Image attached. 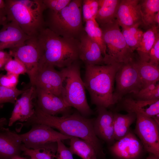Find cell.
<instances>
[{"mask_svg":"<svg viewBox=\"0 0 159 159\" xmlns=\"http://www.w3.org/2000/svg\"><path fill=\"white\" fill-rule=\"evenodd\" d=\"M84 30L87 36L98 45L103 57L106 56V47L103 40L102 31L95 19L86 21Z\"/></svg>","mask_w":159,"mask_h":159,"instance_id":"f1b7e54d","label":"cell"},{"mask_svg":"<svg viewBox=\"0 0 159 159\" xmlns=\"http://www.w3.org/2000/svg\"><path fill=\"white\" fill-rule=\"evenodd\" d=\"M19 75L7 73L0 74V86L9 88H16L19 81Z\"/></svg>","mask_w":159,"mask_h":159,"instance_id":"e575fe53","label":"cell"},{"mask_svg":"<svg viewBox=\"0 0 159 159\" xmlns=\"http://www.w3.org/2000/svg\"><path fill=\"white\" fill-rule=\"evenodd\" d=\"M82 0H71L60 11L49 10L46 22L47 28L59 36L79 40L85 32L82 23Z\"/></svg>","mask_w":159,"mask_h":159,"instance_id":"5b68a950","label":"cell"},{"mask_svg":"<svg viewBox=\"0 0 159 159\" xmlns=\"http://www.w3.org/2000/svg\"><path fill=\"white\" fill-rule=\"evenodd\" d=\"M11 159H26L24 157H21L20 155L15 156L12 157Z\"/></svg>","mask_w":159,"mask_h":159,"instance_id":"f6af8a7d","label":"cell"},{"mask_svg":"<svg viewBox=\"0 0 159 159\" xmlns=\"http://www.w3.org/2000/svg\"><path fill=\"white\" fill-rule=\"evenodd\" d=\"M122 64L85 65L83 82L92 103L97 107L107 109L115 104L114 83L116 72Z\"/></svg>","mask_w":159,"mask_h":159,"instance_id":"3957f363","label":"cell"},{"mask_svg":"<svg viewBox=\"0 0 159 159\" xmlns=\"http://www.w3.org/2000/svg\"><path fill=\"white\" fill-rule=\"evenodd\" d=\"M57 148V142H55L47 144L37 150L27 148L23 144L21 149L23 155L36 159H54Z\"/></svg>","mask_w":159,"mask_h":159,"instance_id":"83f0119b","label":"cell"},{"mask_svg":"<svg viewBox=\"0 0 159 159\" xmlns=\"http://www.w3.org/2000/svg\"><path fill=\"white\" fill-rule=\"evenodd\" d=\"M31 158L29 159H36L35 158H33V157H30Z\"/></svg>","mask_w":159,"mask_h":159,"instance_id":"bcb514c9","label":"cell"},{"mask_svg":"<svg viewBox=\"0 0 159 159\" xmlns=\"http://www.w3.org/2000/svg\"><path fill=\"white\" fill-rule=\"evenodd\" d=\"M7 21H13L28 36H36L44 28L43 13L46 9L42 0H6Z\"/></svg>","mask_w":159,"mask_h":159,"instance_id":"277c9868","label":"cell"},{"mask_svg":"<svg viewBox=\"0 0 159 159\" xmlns=\"http://www.w3.org/2000/svg\"><path fill=\"white\" fill-rule=\"evenodd\" d=\"M146 159H159V157L151 153H149V155Z\"/></svg>","mask_w":159,"mask_h":159,"instance_id":"ee69618b","label":"cell"},{"mask_svg":"<svg viewBox=\"0 0 159 159\" xmlns=\"http://www.w3.org/2000/svg\"><path fill=\"white\" fill-rule=\"evenodd\" d=\"M159 26L155 25L143 33L141 40L136 49L140 60L148 62L150 50L159 33Z\"/></svg>","mask_w":159,"mask_h":159,"instance_id":"d4e9b609","label":"cell"},{"mask_svg":"<svg viewBox=\"0 0 159 159\" xmlns=\"http://www.w3.org/2000/svg\"><path fill=\"white\" fill-rule=\"evenodd\" d=\"M97 115L94 119L95 133L100 139L110 146L115 142L114 138L113 112L104 107H97Z\"/></svg>","mask_w":159,"mask_h":159,"instance_id":"e0dca14e","label":"cell"},{"mask_svg":"<svg viewBox=\"0 0 159 159\" xmlns=\"http://www.w3.org/2000/svg\"><path fill=\"white\" fill-rule=\"evenodd\" d=\"M32 126L29 131L20 134L23 144L28 149H40L50 143L70 139L72 137L64 135L45 125L36 124Z\"/></svg>","mask_w":159,"mask_h":159,"instance_id":"9c48e42d","label":"cell"},{"mask_svg":"<svg viewBox=\"0 0 159 159\" xmlns=\"http://www.w3.org/2000/svg\"><path fill=\"white\" fill-rule=\"evenodd\" d=\"M57 148L55 158L56 159H74L73 155L69 148L67 147L62 141L57 142Z\"/></svg>","mask_w":159,"mask_h":159,"instance_id":"d590c367","label":"cell"},{"mask_svg":"<svg viewBox=\"0 0 159 159\" xmlns=\"http://www.w3.org/2000/svg\"><path fill=\"white\" fill-rule=\"evenodd\" d=\"M134 63L141 81L143 88L158 82L159 80V66L153 65L149 62L142 61L139 59H135Z\"/></svg>","mask_w":159,"mask_h":159,"instance_id":"7402d4cb","label":"cell"},{"mask_svg":"<svg viewBox=\"0 0 159 159\" xmlns=\"http://www.w3.org/2000/svg\"><path fill=\"white\" fill-rule=\"evenodd\" d=\"M154 21L155 23L159 26V11L157 12L155 14L154 19Z\"/></svg>","mask_w":159,"mask_h":159,"instance_id":"b9f144b4","label":"cell"},{"mask_svg":"<svg viewBox=\"0 0 159 159\" xmlns=\"http://www.w3.org/2000/svg\"></svg>","mask_w":159,"mask_h":159,"instance_id":"7dc6e473","label":"cell"},{"mask_svg":"<svg viewBox=\"0 0 159 159\" xmlns=\"http://www.w3.org/2000/svg\"><path fill=\"white\" fill-rule=\"evenodd\" d=\"M35 87L36 100L34 104L42 111L52 116L71 114V107L62 97L39 88Z\"/></svg>","mask_w":159,"mask_h":159,"instance_id":"5bb4252c","label":"cell"},{"mask_svg":"<svg viewBox=\"0 0 159 159\" xmlns=\"http://www.w3.org/2000/svg\"><path fill=\"white\" fill-rule=\"evenodd\" d=\"M113 115L114 138L117 141L129 132L130 126L136 120V114L135 113L122 114L113 112Z\"/></svg>","mask_w":159,"mask_h":159,"instance_id":"603a6c76","label":"cell"},{"mask_svg":"<svg viewBox=\"0 0 159 159\" xmlns=\"http://www.w3.org/2000/svg\"><path fill=\"white\" fill-rule=\"evenodd\" d=\"M22 144L20 134L9 128H0V159H11L20 155Z\"/></svg>","mask_w":159,"mask_h":159,"instance_id":"44dd1931","label":"cell"},{"mask_svg":"<svg viewBox=\"0 0 159 159\" xmlns=\"http://www.w3.org/2000/svg\"><path fill=\"white\" fill-rule=\"evenodd\" d=\"M134 61L122 64L116 72V87L113 94L115 104L127 94L132 93L135 95L143 88Z\"/></svg>","mask_w":159,"mask_h":159,"instance_id":"ba28073f","label":"cell"},{"mask_svg":"<svg viewBox=\"0 0 159 159\" xmlns=\"http://www.w3.org/2000/svg\"><path fill=\"white\" fill-rule=\"evenodd\" d=\"M140 25L122 27V33L128 46L134 52L138 47L144 32L139 27Z\"/></svg>","mask_w":159,"mask_h":159,"instance_id":"f546056e","label":"cell"},{"mask_svg":"<svg viewBox=\"0 0 159 159\" xmlns=\"http://www.w3.org/2000/svg\"><path fill=\"white\" fill-rule=\"evenodd\" d=\"M150 63L159 66V34L157 35L149 54Z\"/></svg>","mask_w":159,"mask_h":159,"instance_id":"8d00e7d4","label":"cell"},{"mask_svg":"<svg viewBox=\"0 0 159 159\" xmlns=\"http://www.w3.org/2000/svg\"><path fill=\"white\" fill-rule=\"evenodd\" d=\"M99 8L98 0H83L82 5V20L85 22L95 19Z\"/></svg>","mask_w":159,"mask_h":159,"instance_id":"4dcf8cb0","label":"cell"},{"mask_svg":"<svg viewBox=\"0 0 159 159\" xmlns=\"http://www.w3.org/2000/svg\"><path fill=\"white\" fill-rule=\"evenodd\" d=\"M25 90L0 86V105L7 102L14 104L17 97L23 93Z\"/></svg>","mask_w":159,"mask_h":159,"instance_id":"d6a6232c","label":"cell"},{"mask_svg":"<svg viewBox=\"0 0 159 159\" xmlns=\"http://www.w3.org/2000/svg\"><path fill=\"white\" fill-rule=\"evenodd\" d=\"M3 107V105H0V110ZM8 124L6 119L4 117L0 118V128L4 127Z\"/></svg>","mask_w":159,"mask_h":159,"instance_id":"60d3db41","label":"cell"},{"mask_svg":"<svg viewBox=\"0 0 159 159\" xmlns=\"http://www.w3.org/2000/svg\"><path fill=\"white\" fill-rule=\"evenodd\" d=\"M33 115L22 126L28 127L34 124H42L58 130L62 134L79 138L89 142L95 150L98 158L105 155L100 140L95 135L93 128L94 118L89 119L79 112L61 117L46 114L34 104Z\"/></svg>","mask_w":159,"mask_h":159,"instance_id":"6da1fadb","label":"cell"},{"mask_svg":"<svg viewBox=\"0 0 159 159\" xmlns=\"http://www.w3.org/2000/svg\"><path fill=\"white\" fill-rule=\"evenodd\" d=\"M9 52L12 57L24 65L31 82L38 70L41 59L37 36L30 37L20 46L9 49Z\"/></svg>","mask_w":159,"mask_h":159,"instance_id":"8fae6325","label":"cell"},{"mask_svg":"<svg viewBox=\"0 0 159 159\" xmlns=\"http://www.w3.org/2000/svg\"><path fill=\"white\" fill-rule=\"evenodd\" d=\"M37 37L41 55L39 66L63 68L79 59V39L59 36L47 27L42 29Z\"/></svg>","mask_w":159,"mask_h":159,"instance_id":"7a4b0ae2","label":"cell"},{"mask_svg":"<svg viewBox=\"0 0 159 159\" xmlns=\"http://www.w3.org/2000/svg\"><path fill=\"white\" fill-rule=\"evenodd\" d=\"M62 70V98L69 107L75 108L83 116L86 117L91 115L93 112L87 102L79 62L77 61Z\"/></svg>","mask_w":159,"mask_h":159,"instance_id":"8992f818","label":"cell"},{"mask_svg":"<svg viewBox=\"0 0 159 159\" xmlns=\"http://www.w3.org/2000/svg\"><path fill=\"white\" fill-rule=\"evenodd\" d=\"M140 3L142 25L148 29L156 25L154 22V19L155 14L159 11V0H140Z\"/></svg>","mask_w":159,"mask_h":159,"instance_id":"4316f807","label":"cell"},{"mask_svg":"<svg viewBox=\"0 0 159 159\" xmlns=\"http://www.w3.org/2000/svg\"><path fill=\"white\" fill-rule=\"evenodd\" d=\"M6 6L5 0H0V14L6 17Z\"/></svg>","mask_w":159,"mask_h":159,"instance_id":"ab89813d","label":"cell"},{"mask_svg":"<svg viewBox=\"0 0 159 159\" xmlns=\"http://www.w3.org/2000/svg\"><path fill=\"white\" fill-rule=\"evenodd\" d=\"M137 99L153 100L159 99L158 83L150 85L141 89L135 95Z\"/></svg>","mask_w":159,"mask_h":159,"instance_id":"1f68e13d","label":"cell"},{"mask_svg":"<svg viewBox=\"0 0 159 159\" xmlns=\"http://www.w3.org/2000/svg\"><path fill=\"white\" fill-rule=\"evenodd\" d=\"M79 59L85 65H103L104 57L98 45L91 39L85 31L79 39Z\"/></svg>","mask_w":159,"mask_h":159,"instance_id":"ffe728a7","label":"cell"},{"mask_svg":"<svg viewBox=\"0 0 159 159\" xmlns=\"http://www.w3.org/2000/svg\"><path fill=\"white\" fill-rule=\"evenodd\" d=\"M134 133L145 152L159 157V124L153 118L136 113Z\"/></svg>","mask_w":159,"mask_h":159,"instance_id":"30bf717a","label":"cell"},{"mask_svg":"<svg viewBox=\"0 0 159 159\" xmlns=\"http://www.w3.org/2000/svg\"><path fill=\"white\" fill-rule=\"evenodd\" d=\"M109 150L118 159H139L145 151L141 142L131 130L125 137L109 146Z\"/></svg>","mask_w":159,"mask_h":159,"instance_id":"4fadbf2b","label":"cell"},{"mask_svg":"<svg viewBox=\"0 0 159 159\" xmlns=\"http://www.w3.org/2000/svg\"><path fill=\"white\" fill-rule=\"evenodd\" d=\"M106 47L104 64H123L135 59L133 52L128 46L116 19L108 23L99 26Z\"/></svg>","mask_w":159,"mask_h":159,"instance_id":"52a82bcc","label":"cell"},{"mask_svg":"<svg viewBox=\"0 0 159 159\" xmlns=\"http://www.w3.org/2000/svg\"><path fill=\"white\" fill-rule=\"evenodd\" d=\"M30 37L16 23L7 21L0 29V50L17 47Z\"/></svg>","mask_w":159,"mask_h":159,"instance_id":"d6986e66","label":"cell"},{"mask_svg":"<svg viewBox=\"0 0 159 159\" xmlns=\"http://www.w3.org/2000/svg\"><path fill=\"white\" fill-rule=\"evenodd\" d=\"M69 140V148L73 155H76L82 159H97L95 150L87 141L76 137H72Z\"/></svg>","mask_w":159,"mask_h":159,"instance_id":"484cf974","label":"cell"},{"mask_svg":"<svg viewBox=\"0 0 159 159\" xmlns=\"http://www.w3.org/2000/svg\"><path fill=\"white\" fill-rule=\"evenodd\" d=\"M63 78L62 70L58 71L53 66L43 64L39 66L30 83L31 86L39 88L62 98Z\"/></svg>","mask_w":159,"mask_h":159,"instance_id":"7c38bea8","label":"cell"},{"mask_svg":"<svg viewBox=\"0 0 159 159\" xmlns=\"http://www.w3.org/2000/svg\"><path fill=\"white\" fill-rule=\"evenodd\" d=\"M7 21L6 17L0 14V25H2Z\"/></svg>","mask_w":159,"mask_h":159,"instance_id":"7bdbcfd3","label":"cell"},{"mask_svg":"<svg viewBox=\"0 0 159 159\" xmlns=\"http://www.w3.org/2000/svg\"><path fill=\"white\" fill-rule=\"evenodd\" d=\"M4 70L7 73L19 75L26 73L27 71L24 65L16 58H12L6 63Z\"/></svg>","mask_w":159,"mask_h":159,"instance_id":"836d02e7","label":"cell"},{"mask_svg":"<svg viewBox=\"0 0 159 159\" xmlns=\"http://www.w3.org/2000/svg\"><path fill=\"white\" fill-rule=\"evenodd\" d=\"M35 87L31 86L25 89L20 97L15 101L8 123L9 126L16 122H25L29 119L35 112L33 99L35 98Z\"/></svg>","mask_w":159,"mask_h":159,"instance_id":"2e32d148","label":"cell"},{"mask_svg":"<svg viewBox=\"0 0 159 159\" xmlns=\"http://www.w3.org/2000/svg\"><path fill=\"white\" fill-rule=\"evenodd\" d=\"M71 0H58L57 5L53 11L57 12L62 10L70 2Z\"/></svg>","mask_w":159,"mask_h":159,"instance_id":"f35d334b","label":"cell"},{"mask_svg":"<svg viewBox=\"0 0 159 159\" xmlns=\"http://www.w3.org/2000/svg\"><path fill=\"white\" fill-rule=\"evenodd\" d=\"M140 1L120 0L116 16L120 26L122 28L142 25Z\"/></svg>","mask_w":159,"mask_h":159,"instance_id":"ac0fdd59","label":"cell"},{"mask_svg":"<svg viewBox=\"0 0 159 159\" xmlns=\"http://www.w3.org/2000/svg\"><path fill=\"white\" fill-rule=\"evenodd\" d=\"M118 103L116 111L141 114L152 118L159 124V99L143 100L127 97L122 98Z\"/></svg>","mask_w":159,"mask_h":159,"instance_id":"9a60e30c","label":"cell"},{"mask_svg":"<svg viewBox=\"0 0 159 159\" xmlns=\"http://www.w3.org/2000/svg\"><path fill=\"white\" fill-rule=\"evenodd\" d=\"M13 57L9 52L0 50V71L4 70L7 62Z\"/></svg>","mask_w":159,"mask_h":159,"instance_id":"74e56055","label":"cell"},{"mask_svg":"<svg viewBox=\"0 0 159 159\" xmlns=\"http://www.w3.org/2000/svg\"><path fill=\"white\" fill-rule=\"evenodd\" d=\"M99 8L95 19L99 25L111 22L116 19L120 0H98Z\"/></svg>","mask_w":159,"mask_h":159,"instance_id":"cb8c5ba5","label":"cell"}]
</instances>
